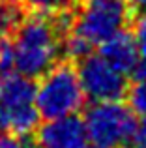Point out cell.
<instances>
[{"label":"cell","instance_id":"6da1fadb","mask_svg":"<svg viewBox=\"0 0 146 148\" xmlns=\"http://www.w3.org/2000/svg\"><path fill=\"white\" fill-rule=\"evenodd\" d=\"M60 38L62 34L51 17L36 13L25 15L10 34L13 71L30 79H40L58 60Z\"/></svg>","mask_w":146,"mask_h":148},{"label":"cell","instance_id":"7a4b0ae2","mask_svg":"<svg viewBox=\"0 0 146 148\" xmlns=\"http://www.w3.org/2000/svg\"><path fill=\"white\" fill-rule=\"evenodd\" d=\"M86 96L81 86L77 68L70 60L56 62L38 79L36 107L41 118L51 120L58 116L77 114L83 109Z\"/></svg>","mask_w":146,"mask_h":148},{"label":"cell","instance_id":"3957f363","mask_svg":"<svg viewBox=\"0 0 146 148\" xmlns=\"http://www.w3.org/2000/svg\"><path fill=\"white\" fill-rule=\"evenodd\" d=\"M36 84L17 71L0 75V131L30 137L40 126Z\"/></svg>","mask_w":146,"mask_h":148},{"label":"cell","instance_id":"277c9868","mask_svg":"<svg viewBox=\"0 0 146 148\" xmlns=\"http://www.w3.org/2000/svg\"><path fill=\"white\" fill-rule=\"evenodd\" d=\"M131 8L124 0H88L73 13L68 30L83 38L90 47L101 45L107 38L128 28Z\"/></svg>","mask_w":146,"mask_h":148},{"label":"cell","instance_id":"5b68a950","mask_svg":"<svg viewBox=\"0 0 146 148\" xmlns=\"http://www.w3.org/2000/svg\"><path fill=\"white\" fill-rule=\"evenodd\" d=\"M83 120L88 141L99 148H120L137 126L135 112L120 99L94 101Z\"/></svg>","mask_w":146,"mask_h":148},{"label":"cell","instance_id":"8992f818","mask_svg":"<svg viewBox=\"0 0 146 148\" xmlns=\"http://www.w3.org/2000/svg\"><path fill=\"white\" fill-rule=\"evenodd\" d=\"M77 75H79L81 86L92 101H109L122 99L128 90V79L126 75L116 69L111 62H107L101 54L88 53L81 60H77Z\"/></svg>","mask_w":146,"mask_h":148},{"label":"cell","instance_id":"52a82bcc","mask_svg":"<svg viewBox=\"0 0 146 148\" xmlns=\"http://www.w3.org/2000/svg\"><path fill=\"white\" fill-rule=\"evenodd\" d=\"M86 141L84 120L77 114L51 118L36 127V145L40 148H83Z\"/></svg>","mask_w":146,"mask_h":148},{"label":"cell","instance_id":"ba28073f","mask_svg":"<svg viewBox=\"0 0 146 148\" xmlns=\"http://www.w3.org/2000/svg\"><path fill=\"white\" fill-rule=\"evenodd\" d=\"M101 56L107 62L114 66L116 69H120L124 75H129L139 69L141 64V56H139V49H137V41L133 32H129L128 28L120 30V32L113 34L111 38H107L101 45Z\"/></svg>","mask_w":146,"mask_h":148},{"label":"cell","instance_id":"9c48e42d","mask_svg":"<svg viewBox=\"0 0 146 148\" xmlns=\"http://www.w3.org/2000/svg\"><path fill=\"white\" fill-rule=\"evenodd\" d=\"M25 11L21 0H0V38L13 32V28L25 17Z\"/></svg>","mask_w":146,"mask_h":148},{"label":"cell","instance_id":"30bf717a","mask_svg":"<svg viewBox=\"0 0 146 148\" xmlns=\"http://www.w3.org/2000/svg\"><path fill=\"white\" fill-rule=\"evenodd\" d=\"M23 6L28 13L43 15V17H58L60 13L71 10L73 0H23Z\"/></svg>","mask_w":146,"mask_h":148},{"label":"cell","instance_id":"8fae6325","mask_svg":"<svg viewBox=\"0 0 146 148\" xmlns=\"http://www.w3.org/2000/svg\"><path fill=\"white\" fill-rule=\"evenodd\" d=\"M128 105L135 116L146 118V75H137V81L126 90Z\"/></svg>","mask_w":146,"mask_h":148},{"label":"cell","instance_id":"7c38bea8","mask_svg":"<svg viewBox=\"0 0 146 148\" xmlns=\"http://www.w3.org/2000/svg\"><path fill=\"white\" fill-rule=\"evenodd\" d=\"M133 36H135L137 49H139V56H141V64L139 69L135 71V77L146 75V10H143V13L133 23Z\"/></svg>","mask_w":146,"mask_h":148},{"label":"cell","instance_id":"4fadbf2b","mask_svg":"<svg viewBox=\"0 0 146 148\" xmlns=\"http://www.w3.org/2000/svg\"><path fill=\"white\" fill-rule=\"evenodd\" d=\"M120 148H146V118H143V122H137V126Z\"/></svg>","mask_w":146,"mask_h":148},{"label":"cell","instance_id":"5bb4252c","mask_svg":"<svg viewBox=\"0 0 146 148\" xmlns=\"http://www.w3.org/2000/svg\"><path fill=\"white\" fill-rule=\"evenodd\" d=\"M26 137H19L13 133H6L0 131V148H32L30 145L25 143Z\"/></svg>","mask_w":146,"mask_h":148},{"label":"cell","instance_id":"9a60e30c","mask_svg":"<svg viewBox=\"0 0 146 148\" xmlns=\"http://www.w3.org/2000/svg\"><path fill=\"white\" fill-rule=\"evenodd\" d=\"M131 10H146V0H124Z\"/></svg>","mask_w":146,"mask_h":148},{"label":"cell","instance_id":"2e32d148","mask_svg":"<svg viewBox=\"0 0 146 148\" xmlns=\"http://www.w3.org/2000/svg\"><path fill=\"white\" fill-rule=\"evenodd\" d=\"M83 148H99V146H96V145H92V146H86V145H84Z\"/></svg>","mask_w":146,"mask_h":148},{"label":"cell","instance_id":"e0dca14e","mask_svg":"<svg viewBox=\"0 0 146 148\" xmlns=\"http://www.w3.org/2000/svg\"><path fill=\"white\" fill-rule=\"evenodd\" d=\"M83 2H88V0H83Z\"/></svg>","mask_w":146,"mask_h":148}]
</instances>
